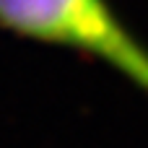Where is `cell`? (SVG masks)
Returning <instances> with one entry per match:
<instances>
[{
	"label": "cell",
	"instance_id": "obj_1",
	"mask_svg": "<svg viewBox=\"0 0 148 148\" xmlns=\"http://www.w3.org/2000/svg\"><path fill=\"white\" fill-rule=\"evenodd\" d=\"M0 29L96 57L148 94V47L109 0H0Z\"/></svg>",
	"mask_w": 148,
	"mask_h": 148
}]
</instances>
